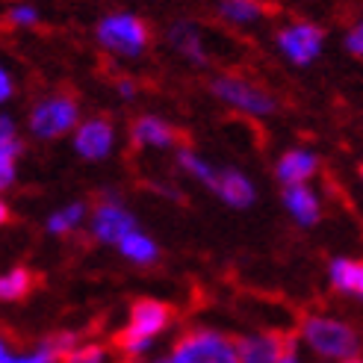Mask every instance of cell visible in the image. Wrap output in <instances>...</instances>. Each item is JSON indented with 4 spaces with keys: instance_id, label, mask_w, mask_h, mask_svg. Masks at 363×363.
Wrapping results in <instances>:
<instances>
[{
    "instance_id": "obj_1",
    "label": "cell",
    "mask_w": 363,
    "mask_h": 363,
    "mask_svg": "<svg viewBox=\"0 0 363 363\" xmlns=\"http://www.w3.org/2000/svg\"><path fill=\"white\" fill-rule=\"evenodd\" d=\"M293 342L313 363H342L349 357H357L363 349V337L349 319L322 311L301 316Z\"/></svg>"
},
{
    "instance_id": "obj_2",
    "label": "cell",
    "mask_w": 363,
    "mask_h": 363,
    "mask_svg": "<svg viewBox=\"0 0 363 363\" xmlns=\"http://www.w3.org/2000/svg\"><path fill=\"white\" fill-rule=\"evenodd\" d=\"M174 325V311L160 298H136L127 311L124 328L116 334V352L124 363H148L160 340Z\"/></svg>"
},
{
    "instance_id": "obj_3",
    "label": "cell",
    "mask_w": 363,
    "mask_h": 363,
    "mask_svg": "<svg viewBox=\"0 0 363 363\" xmlns=\"http://www.w3.org/2000/svg\"><path fill=\"white\" fill-rule=\"evenodd\" d=\"M169 363H240L237 337H230L210 325L180 331L166 349Z\"/></svg>"
},
{
    "instance_id": "obj_4",
    "label": "cell",
    "mask_w": 363,
    "mask_h": 363,
    "mask_svg": "<svg viewBox=\"0 0 363 363\" xmlns=\"http://www.w3.org/2000/svg\"><path fill=\"white\" fill-rule=\"evenodd\" d=\"M95 35L104 50L118 53V57H139L151 42L148 24L130 12H116V15L101 18Z\"/></svg>"
},
{
    "instance_id": "obj_5",
    "label": "cell",
    "mask_w": 363,
    "mask_h": 363,
    "mask_svg": "<svg viewBox=\"0 0 363 363\" xmlns=\"http://www.w3.org/2000/svg\"><path fill=\"white\" fill-rule=\"evenodd\" d=\"M77 121H80V110H77V101L68 98V95H48L30 110L27 127L35 139H60L71 130H77Z\"/></svg>"
},
{
    "instance_id": "obj_6",
    "label": "cell",
    "mask_w": 363,
    "mask_h": 363,
    "mask_svg": "<svg viewBox=\"0 0 363 363\" xmlns=\"http://www.w3.org/2000/svg\"><path fill=\"white\" fill-rule=\"evenodd\" d=\"M136 228H139L136 216L121 204L118 195H104L98 207L89 213V233H92V240L101 245L118 248Z\"/></svg>"
},
{
    "instance_id": "obj_7",
    "label": "cell",
    "mask_w": 363,
    "mask_h": 363,
    "mask_svg": "<svg viewBox=\"0 0 363 363\" xmlns=\"http://www.w3.org/2000/svg\"><path fill=\"white\" fill-rule=\"evenodd\" d=\"M210 92L219 98L222 104L233 106L245 116H272L278 110V101L272 98L266 89L254 86L242 77H230V74H219L210 80Z\"/></svg>"
},
{
    "instance_id": "obj_8",
    "label": "cell",
    "mask_w": 363,
    "mask_h": 363,
    "mask_svg": "<svg viewBox=\"0 0 363 363\" xmlns=\"http://www.w3.org/2000/svg\"><path fill=\"white\" fill-rule=\"evenodd\" d=\"M80 337L74 331H60V334H50L39 342H33L27 349H18L15 342L4 340L0 342V363H62L65 352Z\"/></svg>"
},
{
    "instance_id": "obj_9",
    "label": "cell",
    "mask_w": 363,
    "mask_h": 363,
    "mask_svg": "<svg viewBox=\"0 0 363 363\" xmlns=\"http://www.w3.org/2000/svg\"><path fill=\"white\" fill-rule=\"evenodd\" d=\"M325 35L311 21H296L278 33V48L293 65H311L322 53Z\"/></svg>"
},
{
    "instance_id": "obj_10",
    "label": "cell",
    "mask_w": 363,
    "mask_h": 363,
    "mask_svg": "<svg viewBox=\"0 0 363 363\" xmlns=\"http://www.w3.org/2000/svg\"><path fill=\"white\" fill-rule=\"evenodd\" d=\"M296 342L281 331H248L237 337L240 363H278Z\"/></svg>"
},
{
    "instance_id": "obj_11",
    "label": "cell",
    "mask_w": 363,
    "mask_h": 363,
    "mask_svg": "<svg viewBox=\"0 0 363 363\" xmlns=\"http://www.w3.org/2000/svg\"><path fill=\"white\" fill-rule=\"evenodd\" d=\"M113 145H116V127L95 116V118H86L77 124L74 130V151L83 160H104L113 154Z\"/></svg>"
},
{
    "instance_id": "obj_12",
    "label": "cell",
    "mask_w": 363,
    "mask_h": 363,
    "mask_svg": "<svg viewBox=\"0 0 363 363\" xmlns=\"http://www.w3.org/2000/svg\"><path fill=\"white\" fill-rule=\"evenodd\" d=\"M281 201L298 228H313L322 219V204H319V195L307 186V184H293V186H284L281 192Z\"/></svg>"
},
{
    "instance_id": "obj_13",
    "label": "cell",
    "mask_w": 363,
    "mask_h": 363,
    "mask_svg": "<svg viewBox=\"0 0 363 363\" xmlns=\"http://www.w3.org/2000/svg\"><path fill=\"white\" fill-rule=\"evenodd\" d=\"M328 281L334 286V293L363 304V260L334 257L328 263Z\"/></svg>"
},
{
    "instance_id": "obj_14",
    "label": "cell",
    "mask_w": 363,
    "mask_h": 363,
    "mask_svg": "<svg viewBox=\"0 0 363 363\" xmlns=\"http://www.w3.org/2000/svg\"><path fill=\"white\" fill-rule=\"evenodd\" d=\"M316 172H319V157L313 151H307V148H293L275 162V177L284 186L307 184Z\"/></svg>"
},
{
    "instance_id": "obj_15",
    "label": "cell",
    "mask_w": 363,
    "mask_h": 363,
    "mask_svg": "<svg viewBox=\"0 0 363 363\" xmlns=\"http://www.w3.org/2000/svg\"><path fill=\"white\" fill-rule=\"evenodd\" d=\"M213 195H219L222 201L233 210H245L254 204V198H257V189H254V184L237 169H222L219 172V180H216L213 186Z\"/></svg>"
},
{
    "instance_id": "obj_16",
    "label": "cell",
    "mask_w": 363,
    "mask_h": 363,
    "mask_svg": "<svg viewBox=\"0 0 363 363\" xmlns=\"http://www.w3.org/2000/svg\"><path fill=\"white\" fill-rule=\"evenodd\" d=\"M130 139H133V145H139V148H174L177 130L169 121H162L157 116H139L130 127Z\"/></svg>"
},
{
    "instance_id": "obj_17",
    "label": "cell",
    "mask_w": 363,
    "mask_h": 363,
    "mask_svg": "<svg viewBox=\"0 0 363 363\" xmlns=\"http://www.w3.org/2000/svg\"><path fill=\"white\" fill-rule=\"evenodd\" d=\"M24 151V142L18 139L15 124L9 116L0 118V186L9 189L15 184V172H18V157Z\"/></svg>"
},
{
    "instance_id": "obj_18",
    "label": "cell",
    "mask_w": 363,
    "mask_h": 363,
    "mask_svg": "<svg viewBox=\"0 0 363 363\" xmlns=\"http://www.w3.org/2000/svg\"><path fill=\"white\" fill-rule=\"evenodd\" d=\"M166 39H169V45L180 53V57H186V60L195 62V65H207L204 42H201V33H198L195 24H189V21H177V24H172L169 33H166Z\"/></svg>"
},
{
    "instance_id": "obj_19",
    "label": "cell",
    "mask_w": 363,
    "mask_h": 363,
    "mask_svg": "<svg viewBox=\"0 0 363 363\" xmlns=\"http://www.w3.org/2000/svg\"><path fill=\"white\" fill-rule=\"evenodd\" d=\"M83 225H89V207L83 201H71L48 216L45 230L50 237H71V233L80 230Z\"/></svg>"
},
{
    "instance_id": "obj_20",
    "label": "cell",
    "mask_w": 363,
    "mask_h": 363,
    "mask_svg": "<svg viewBox=\"0 0 363 363\" xmlns=\"http://www.w3.org/2000/svg\"><path fill=\"white\" fill-rule=\"evenodd\" d=\"M118 254L124 260H130L133 266H154L160 260V245L154 237H148L142 228H136L130 237L118 245Z\"/></svg>"
},
{
    "instance_id": "obj_21",
    "label": "cell",
    "mask_w": 363,
    "mask_h": 363,
    "mask_svg": "<svg viewBox=\"0 0 363 363\" xmlns=\"http://www.w3.org/2000/svg\"><path fill=\"white\" fill-rule=\"evenodd\" d=\"M33 286H35L33 272L27 266H12V269H6L4 275H0V298H4L6 304L21 301V298H27L33 293Z\"/></svg>"
},
{
    "instance_id": "obj_22",
    "label": "cell",
    "mask_w": 363,
    "mask_h": 363,
    "mask_svg": "<svg viewBox=\"0 0 363 363\" xmlns=\"http://www.w3.org/2000/svg\"><path fill=\"white\" fill-rule=\"evenodd\" d=\"M177 162H180V169H184L186 174H192L195 180H201V184L213 192V186H216V180H219V172L222 169H216L213 162H207L204 157H198L192 148H177Z\"/></svg>"
},
{
    "instance_id": "obj_23",
    "label": "cell",
    "mask_w": 363,
    "mask_h": 363,
    "mask_svg": "<svg viewBox=\"0 0 363 363\" xmlns=\"http://www.w3.org/2000/svg\"><path fill=\"white\" fill-rule=\"evenodd\" d=\"M219 15L230 24H254L266 15L260 0H219Z\"/></svg>"
},
{
    "instance_id": "obj_24",
    "label": "cell",
    "mask_w": 363,
    "mask_h": 363,
    "mask_svg": "<svg viewBox=\"0 0 363 363\" xmlns=\"http://www.w3.org/2000/svg\"><path fill=\"white\" fill-rule=\"evenodd\" d=\"M113 360V352L110 346H104L98 340H77L62 357V363H110Z\"/></svg>"
},
{
    "instance_id": "obj_25",
    "label": "cell",
    "mask_w": 363,
    "mask_h": 363,
    "mask_svg": "<svg viewBox=\"0 0 363 363\" xmlns=\"http://www.w3.org/2000/svg\"><path fill=\"white\" fill-rule=\"evenodd\" d=\"M9 21L15 27H33L35 21H39V12H35L33 6H27V4H18V6L9 9Z\"/></svg>"
},
{
    "instance_id": "obj_26",
    "label": "cell",
    "mask_w": 363,
    "mask_h": 363,
    "mask_svg": "<svg viewBox=\"0 0 363 363\" xmlns=\"http://www.w3.org/2000/svg\"><path fill=\"white\" fill-rule=\"evenodd\" d=\"M346 50L352 53V57H363V21H357L346 33Z\"/></svg>"
},
{
    "instance_id": "obj_27",
    "label": "cell",
    "mask_w": 363,
    "mask_h": 363,
    "mask_svg": "<svg viewBox=\"0 0 363 363\" xmlns=\"http://www.w3.org/2000/svg\"><path fill=\"white\" fill-rule=\"evenodd\" d=\"M15 92V83H12V74L9 71H0V101H9Z\"/></svg>"
},
{
    "instance_id": "obj_28",
    "label": "cell",
    "mask_w": 363,
    "mask_h": 363,
    "mask_svg": "<svg viewBox=\"0 0 363 363\" xmlns=\"http://www.w3.org/2000/svg\"><path fill=\"white\" fill-rule=\"evenodd\" d=\"M116 89H118V95H121V98H127V101H130V98L136 95V83H133V80H118V86H116Z\"/></svg>"
},
{
    "instance_id": "obj_29",
    "label": "cell",
    "mask_w": 363,
    "mask_h": 363,
    "mask_svg": "<svg viewBox=\"0 0 363 363\" xmlns=\"http://www.w3.org/2000/svg\"><path fill=\"white\" fill-rule=\"evenodd\" d=\"M278 363H311V360H307V357H304V354H301V352L293 346V349H289V352H286V354H284Z\"/></svg>"
},
{
    "instance_id": "obj_30",
    "label": "cell",
    "mask_w": 363,
    "mask_h": 363,
    "mask_svg": "<svg viewBox=\"0 0 363 363\" xmlns=\"http://www.w3.org/2000/svg\"><path fill=\"white\" fill-rule=\"evenodd\" d=\"M342 363H363V354H357V357H349V360H342Z\"/></svg>"
},
{
    "instance_id": "obj_31",
    "label": "cell",
    "mask_w": 363,
    "mask_h": 363,
    "mask_svg": "<svg viewBox=\"0 0 363 363\" xmlns=\"http://www.w3.org/2000/svg\"><path fill=\"white\" fill-rule=\"evenodd\" d=\"M360 174H363V166H360Z\"/></svg>"
}]
</instances>
